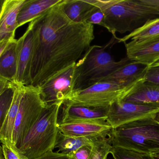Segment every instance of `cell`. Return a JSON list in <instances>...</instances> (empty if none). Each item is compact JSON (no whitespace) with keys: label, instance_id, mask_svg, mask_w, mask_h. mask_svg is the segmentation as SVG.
Returning a JSON list of instances; mask_svg holds the SVG:
<instances>
[{"label":"cell","instance_id":"obj_1","mask_svg":"<svg viewBox=\"0 0 159 159\" xmlns=\"http://www.w3.org/2000/svg\"><path fill=\"white\" fill-rule=\"evenodd\" d=\"M32 21L31 85L39 87L53 76L76 63L94 39V27L72 21L64 13L62 2Z\"/></svg>","mask_w":159,"mask_h":159},{"label":"cell","instance_id":"obj_2","mask_svg":"<svg viewBox=\"0 0 159 159\" xmlns=\"http://www.w3.org/2000/svg\"><path fill=\"white\" fill-rule=\"evenodd\" d=\"M104 15L103 26L114 37L132 32L147 21L159 17V8L143 0H95Z\"/></svg>","mask_w":159,"mask_h":159},{"label":"cell","instance_id":"obj_3","mask_svg":"<svg viewBox=\"0 0 159 159\" xmlns=\"http://www.w3.org/2000/svg\"><path fill=\"white\" fill-rule=\"evenodd\" d=\"M147 117L112 129L111 145L149 156L159 153V124Z\"/></svg>","mask_w":159,"mask_h":159},{"label":"cell","instance_id":"obj_4","mask_svg":"<svg viewBox=\"0 0 159 159\" xmlns=\"http://www.w3.org/2000/svg\"><path fill=\"white\" fill-rule=\"evenodd\" d=\"M63 104L47 106L19 147L22 159H34L55 149L58 116Z\"/></svg>","mask_w":159,"mask_h":159},{"label":"cell","instance_id":"obj_5","mask_svg":"<svg viewBox=\"0 0 159 159\" xmlns=\"http://www.w3.org/2000/svg\"><path fill=\"white\" fill-rule=\"evenodd\" d=\"M134 86L123 87L114 82H96L75 90L64 103L91 108H108L122 100Z\"/></svg>","mask_w":159,"mask_h":159},{"label":"cell","instance_id":"obj_6","mask_svg":"<svg viewBox=\"0 0 159 159\" xmlns=\"http://www.w3.org/2000/svg\"><path fill=\"white\" fill-rule=\"evenodd\" d=\"M47 106L39 87L24 86L13 132V143L17 148Z\"/></svg>","mask_w":159,"mask_h":159},{"label":"cell","instance_id":"obj_7","mask_svg":"<svg viewBox=\"0 0 159 159\" xmlns=\"http://www.w3.org/2000/svg\"><path fill=\"white\" fill-rule=\"evenodd\" d=\"M105 47L91 46L78 61L80 68V77L78 89L83 81L88 82L87 86L97 79L106 76L124 63L129 61L128 58L116 61Z\"/></svg>","mask_w":159,"mask_h":159},{"label":"cell","instance_id":"obj_8","mask_svg":"<svg viewBox=\"0 0 159 159\" xmlns=\"http://www.w3.org/2000/svg\"><path fill=\"white\" fill-rule=\"evenodd\" d=\"M80 68L78 62L53 76L39 87L47 106L63 104L78 87Z\"/></svg>","mask_w":159,"mask_h":159},{"label":"cell","instance_id":"obj_9","mask_svg":"<svg viewBox=\"0 0 159 159\" xmlns=\"http://www.w3.org/2000/svg\"><path fill=\"white\" fill-rule=\"evenodd\" d=\"M159 106L138 104L119 100L109 107L107 121L113 129L143 118L153 116Z\"/></svg>","mask_w":159,"mask_h":159},{"label":"cell","instance_id":"obj_10","mask_svg":"<svg viewBox=\"0 0 159 159\" xmlns=\"http://www.w3.org/2000/svg\"><path fill=\"white\" fill-rule=\"evenodd\" d=\"M127 58L150 66L159 62V35L124 43Z\"/></svg>","mask_w":159,"mask_h":159},{"label":"cell","instance_id":"obj_11","mask_svg":"<svg viewBox=\"0 0 159 159\" xmlns=\"http://www.w3.org/2000/svg\"><path fill=\"white\" fill-rule=\"evenodd\" d=\"M32 23L29 26L22 36L17 40V71L15 84L17 85L31 86V62L32 54Z\"/></svg>","mask_w":159,"mask_h":159},{"label":"cell","instance_id":"obj_12","mask_svg":"<svg viewBox=\"0 0 159 159\" xmlns=\"http://www.w3.org/2000/svg\"><path fill=\"white\" fill-rule=\"evenodd\" d=\"M148 67L138 62L130 60L106 76L97 79L90 85L96 82L105 81L114 82L123 87H133L144 80Z\"/></svg>","mask_w":159,"mask_h":159},{"label":"cell","instance_id":"obj_13","mask_svg":"<svg viewBox=\"0 0 159 159\" xmlns=\"http://www.w3.org/2000/svg\"><path fill=\"white\" fill-rule=\"evenodd\" d=\"M61 108L62 111L58 119V124L82 121H107L109 111V107L91 108L65 103Z\"/></svg>","mask_w":159,"mask_h":159},{"label":"cell","instance_id":"obj_14","mask_svg":"<svg viewBox=\"0 0 159 159\" xmlns=\"http://www.w3.org/2000/svg\"><path fill=\"white\" fill-rule=\"evenodd\" d=\"M59 130L67 136L75 137L109 136L113 128L107 121L73 122L58 124Z\"/></svg>","mask_w":159,"mask_h":159},{"label":"cell","instance_id":"obj_15","mask_svg":"<svg viewBox=\"0 0 159 159\" xmlns=\"http://www.w3.org/2000/svg\"><path fill=\"white\" fill-rule=\"evenodd\" d=\"M25 0H5L0 13V43L15 39L17 16Z\"/></svg>","mask_w":159,"mask_h":159},{"label":"cell","instance_id":"obj_16","mask_svg":"<svg viewBox=\"0 0 159 159\" xmlns=\"http://www.w3.org/2000/svg\"><path fill=\"white\" fill-rule=\"evenodd\" d=\"M121 101L159 106V86L142 80L131 89Z\"/></svg>","mask_w":159,"mask_h":159},{"label":"cell","instance_id":"obj_17","mask_svg":"<svg viewBox=\"0 0 159 159\" xmlns=\"http://www.w3.org/2000/svg\"><path fill=\"white\" fill-rule=\"evenodd\" d=\"M62 0H25L17 16L18 27L31 22Z\"/></svg>","mask_w":159,"mask_h":159},{"label":"cell","instance_id":"obj_18","mask_svg":"<svg viewBox=\"0 0 159 159\" xmlns=\"http://www.w3.org/2000/svg\"><path fill=\"white\" fill-rule=\"evenodd\" d=\"M14 93L12 104L0 131V143L15 145L13 143V132L24 86L14 84Z\"/></svg>","mask_w":159,"mask_h":159},{"label":"cell","instance_id":"obj_19","mask_svg":"<svg viewBox=\"0 0 159 159\" xmlns=\"http://www.w3.org/2000/svg\"><path fill=\"white\" fill-rule=\"evenodd\" d=\"M17 40H11L0 56V77L15 84L17 71Z\"/></svg>","mask_w":159,"mask_h":159},{"label":"cell","instance_id":"obj_20","mask_svg":"<svg viewBox=\"0 0 159 159\" xmlns=\"http://www.w3.org/2000/svg\"><path fill=\"white\" fill-rule=\"evenodd\" d=\"M101 137H71L59 131L55 148H58V152L71 156L82 147L93 146L95 142Z\"/></svg>","mask_w":159,"mask_h":159},{"label":"cell","instance_id":"obj_21","mask_svg":"<svg viewBox=\"0 0 159 159\" xmlns=\"http://www.w3.org/2000/svg\"><path fill=\"white\" fill-rule=\"evenodd\" d=\"M63 11L75 22H85V20L94 6V0H63Z\"/></svg>","mask_w":159,"mask_h":159},{"label":"cell","instance_id":"obj_22","mask_svg":"<svg viewBox=\"0 0 159 159\" xmlns=\"http://www.w3.org/2000/svg\"><path fill=\"white\" fill-rule=\"evenodd\" d=\"M159 35V17L147 21L143 26L121 38L117 39V43H126L134 40L148 38Z\"/></svg>","mask_w":159,"mask_h":159},{"label":"cell","instance_id":"obj_23","mask_svg":"<svg viewBox=\"0 0 159 159\" xmlns=\"http://www.w3.org/2000/svg\"><path fill=\"white\" fill-rule=\"evenodd\" d=\"M112 148L110 136L99 138L93 146L90 159H107Z\"/></svg>","mask_w":159,"mask_h":159},{"label":"cell","instance_id":"obj_24","mask_svg":"<svg viewBox=\"0 0 159 159\" xmlns=\"http://www.w3.org/2000/svg\"><path fill=\"white\" fill-rule=\"evenodd\" d=\"M14 93V84L6 90L0 96V131L6 118L13 101Z\"/></svg>","mask_w":159,"mask_h":159},{"label":"cell","instance_id":"obj_25","mask_svg":"<svg viewBox=\"0 0 159 159\" xmlns=\"http://www.w3.org/2000/svg\"><path fill=\"white\" fill-rule=\"evenodd\" d=\"M110 154L114 159H146L143 154L126 148L112 146Z\"/></svg>","mask_w":159,"mask_h":159},{"label":"cell","instance_id":"obj_26","mask_svg":"<svg viewBox=\"0 0 159 159\" xmlns=\"http://www.w3.org/2000/svg\"><path fill=\"white\" fill-rule=\"evenodd\" d=\"M104 21V15L101 8L95 4V0H94V6L87 16L85 22L93 25L95 24L103 27Z\"/></svg>","mask_w":159,"mask_h":159},{"label":"cell","instance_id":"obj_27","mask_svg":"<svg viewBox=\"0 0 159 159\" xmlns=\"http://www.w3.org/2000/svg\"><path fill=\"white\" fill-rule=\"evenodd\" d=\"M4 159H22L18 149L14 145L1 143Z\"/></svg>","mask_w":159,"mask_h":159},{"label":"cell","instance_id":"obj_28","mask_svg":"<svg viewBox=\"0 0 159 159\" xmlns=\"http://www.w3.org/2000/svg\"><path fill=\"white\" fill-rule=\"evenodd\" d=\"M144 80L159 86V65L149 66L145 75Z\"/></svg>","mask_w":159,"mask_h":159},{"label":"cell","instance_id":"obj_29","mask_svg":"<svg viewBox=\"0 0 159 159\" xmlns=\"http://www.w3.org/2000/svg\"><path fill=\"white\" fill-rule=\"evenodd\" d=\"M93 146L82 147L71 155V157L73 159H90L92 154Z\"/></svg>","mask_w":159,"mask_h":159},{"label":"cell","instance_id":"obj_30","mask_svg":"<svg viewBox=\"0 0 159 159\" xmlns=\"http://www.w3.org/2000/svg\"><path fill=\"white\" fill-rule=\"evenodd\" d=\"M34 159H73L71 156L59 152L48 151L43 156Z\"/></svg>","mask_w":159,"mask_h":159},{"label":"cell","instance_id":"obj_31","mask_svg":"<svg viewBox=\"0 0 159 159\" xmlns=\"http://www.w3.org/2000/svg\"><path fill=\"white\" fill-rule=\"evenodd\" d=\"M12 84L8 80L0 77V96L6 90L11 86Z\"/></svg>","mask_w":159,"mask_h":159},{"label":"cell","instance_id":"obj_32","mask_svg":"<svg viewBox=\"0 0 159 159\" xmlns=\"http://www.w3.org/2000/svg\"><path fill=\"white\" fill-rule=\"evenodd\" d=\"M11 40H5V41H3L2 42L0 43V56L2 53L3 51L5 49L8 43Z\"/></svg>","mask_w":159,"mask_h":159},{"label":"cell","instance_id":"obj_33","mask_svg":"<svg viewBox=\"0 0 159 159\" xmlns=\"http://www.w3.org/2000/svg\"><path fill=\"white\" fill-rule=\"evenodd\" d=\"M143 1L148 4L154 6L159 8V0H143Z\"/></svg>","mask_w":159,"mask_h":159},{"label":"cell","instance_id":"obj_34","mask_svg":"<svg viewBox=\"0 0 159 159\" xmlns=\"http://www.w3.org/2000/svg\"><path fill=\"white\" fill-rule=\"evenodd\" d=\"M146 159H159V153L149 156H145Z\"/></svg>","mask_w":159,"mask_h":159},{"label":"cell","instance_id":"obj_35","mask_svg":"<svg viewBox=\"0 0 159 159\" xmlns=\"http://www.w3.org/2000/svg\"><path fill=\"white\" fill-rule=\"evenodd\" d=\"M153 118H154V119L159 124V111L155 114Z\"/></svg>","mask_w":159,"mask_h":159},{"label":"cell","instance_id":"obj_36","mask_svg":"<svg viewBox=\"0 0 159 159\" xmlns=\"http://www.w3.org/2000/svg\"><path fill=\"white\" fill-rule=\"evenodd\" d=\"M0 159H4L1 143H0Z\"/></svg>","mask_w":159,"mask_h":159},{"label":"cell","instance_id":"obj_37","mask_svg":"<svg viewBox=\"0 0 159 159\" xmlns=\"http://www.w3.org/2000/svg\"><path fill=\"white\" fill-rule=\"evenodd\" d=\"M5 1V0H0V13H1L2 8L3 5Z\"/></svg>","mask_w":159,"mask_h":159},{"label":"cell","instance_id":"obj_38","mask_svg":"<svg viewBox=\"0 0 159 159\" xmlns=\"http://www.w3.org/2000/svg\"><path fill=\"white\" fill-rule=\"evenodd\" d=\"M154 65H159V62H158L156 63L155 64H153Z\"/></svg>","mask_w":159,"mask_h":159}]
</instances>
